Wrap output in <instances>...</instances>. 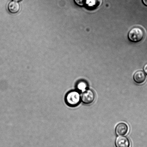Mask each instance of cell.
<instances>
[{"label": "cell", "mask_w": 147, "mask_h": 147, "mask_svg": "<svg viewBox=\"0 0 147 147\" xmlns=\"http://www.w3.org/2000/svg\"><path fill=\"white\" fill-rule=\"evenodd\" d=\"M81 100V96L79 92L76 90H72L67 94L65 100L67 105L71 107L77 106Z\"/></svg>", "instance_id": "obj_1"}, {"label": "cell", "mask_w": 147, "mask_h": 147, "mask_svg": "<svg viewBox=\"0 0 147 147\" xmlns=\"http://www.w3.org/2000/svg\"><path fill=\"white\" fill-rule=\"evenodd\" d=\"M145 33L143 30L138 27H135L131 29L128 34L129 40L134 42H139L143 39Z\"/></svg>", "instance_id": "obj_2"}, {"label": "cell", "mask_w": 147, "mask_h": 147, "mask_svg": "<svg viewBox=\"0 0 147 147\" xmlns=\"http://www.w3.org/2000/svg\"><path fill=\"white\" fill-rule=\"evenodd\" d=\"M81 101L86 105H90L94 102L95 99V95L91 90H86L83 91L81 96Z\"/></svg>", "instance_id": "obj_3"}, {"label": "cell", "mask_w": 147, "mask_h": 147, "mask_svg": "<svg viewBox=\"0 0 147 147\" xmlns=\"http://www.w3.org/2000/svg\"><path fill=\"white\" fill-rule=\"evenodd\" d=\"M116 147H130V143L128 138L124 136H118L115 141Z\"/></svg>", "instance_id": "obj_4"}, {"label": "cell", "mask_w": 147, "mask_h": 147, "mask_svg": "<svg viewBox=\"0 0 147 147\" xmlns=\"http://www.w3.org/2000/svg\"><path fill=\"white\" fill-rule=\"evenodd\" d=\"M128 130V125L124 123L118 124L115 128V132L117 135L122 136L127 133Z\"/></svg>", "instance_id": "obj_5"}, {"label": "cell", "mask_w": 147, "mask_h": 147, "mask_svg": "<svg viewBox=\"0 0 147 147\" xmlns=\"http://www.w3.org/2000/svg\"><path fill=\"white\" fill-rule=\"evenodd\" d=\"M146 79V76L143 71H139L135 73L134 75V80L136 83L142 84L143 83Z\"/></svg>", "instance_id": "obj_6"}, {"label": "cell", "mask_w": 147, "mask_h": 147, "mask_svg": "<svg viewBox=\"0 0 147 147\" xmlns=\"http://www.w3.org/2000/svg\"><path fill=\"white\" fill-rule=\"evenodd\" d=\"M8 11L11 13H16L20 10V6L19 3L16 1H11L8 4Z\"/></svg>", "instance_id": "obj_7"}, {"label": "cell", "mask_w": 147, "mask_h": 147, "mask_svg": "<svg viewBox=\"0 0 147 147\" xmlns=\"http://www.w3.org/2000/svg\"><path fill=\"white\" fill-rule=\"evenodd\" d=\"M88 84L85 81H80L77 83L76 85L77 89L78 91H84L87 90Z\"/></svg>", "instance_id": "obj_8"}, {"label": "cell", "mask_w": 147, "mask_h": 147, "mask_svg": "<svg viewBox=\"0 0 147 147\" xmlns=\"http://www.w3.org/2000/svg\"><path fill=\"white\" fill-rule=\"evenodd\" d=\"M75 3L79 6H83L85 5L86 0H74Z\"/></svg>", "instance_id": "obj_9"}, {"label": "cell", "mask_w": 147, "mask_h": 147, "mask_svg": "<svg viewBox=\"0 0 147 147\" xmlns=\"http://www.w3.org/2000/svg\"><path fill=\"white\" fill-rule=\"evenodd\" d=\"M144 70L145 73L147 75V64H146L145 66H144Z\"/></svg>", "instance_id": "obj_10"}, {"label": "cell", "mask_w": 147, "mask_h": 147, "mask_svg": "<svg viewBox=\"0 0 147 147\" xmlns=\"http://www.w3.org/2000/svg\"><path fill=\"white\" fill-rule=\"evenodd\" d=\"M142 2L146 6H147V0H142Z\"/></svg>", "instance_id": "obj_11"}, {"label": "cell", "mask_w": 147, "mask_h": 147, "mask_svg": "<svg viewBox=\"0 0 147 147\" xmlns=\"http://www.w3.org/2000/svg\"><path fill=\"white\" fill-rule=\"evenodd\" d=\"M14 1H16V2H18V1H21V0H13Z\"/></svg>", "instance_id": "obj_12"}]
</instances>
